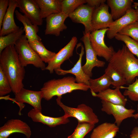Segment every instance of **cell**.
I'll return each instance as SVG.
<instances>
[{"label": "cell", "mask_w": 138, "mask_h": 138, "mask_svg": "<svg viewBox=\"0 0 138 138\" xmlns=\"http://www.w3.org/2000/svg\"><path fill=\"white\" fill-rule=\"evenodd\" d=\"M109 64L125 78L127 84L133 83L138 77V59L136 58L125 45L115 51Z\"/></svg>", "instance_id": "2"}, {"label": "cell", "mask_w": 138, "mask_h": 138, "mask_svg": "<svg viewBox=\"0 0 138 138\" xmlns=\"http://www.w3.org/2000/svg\"><path fill=\"white\" fill-rule=\"evenodd\" d=\"M93 96L99 98L101 100L124 107L127 101V98L122 94L119 87L114 89L109 88L98 94L95 93Z\"/></svg>", "instance_id": "20"}, {"label": "cell", "mask_w": 138, "mask_h": 138, "mask_svg": "<svg viewBox=\"0 0 138 138\" xmlns=\"http://www.w3.org/2000/svg\"><path fill=\"white\" fill-rule=\"evenodd\" d=\"M9 0H0V30L9 4Z\"/></svg>", "instance_id": "35"}, {"label": "cell", "mask_w": 138, "mask_h": 138, "mask_svg": "<svg viewBox=\"0 0 138 138\" xmlns=\"http://www.w3.org/2000/svg\"><path fill=\"white\" fill-rule=\"evenodd\" d=\"M18 7L34 25L41 26L43 19L40 15V9L35 0H17Z\"/></svg>", "instance_id": "13"}, {"label": "cell", "mask_w": 138, "mask_h": 138, "mask_svg": "<svg viewBox=\"0 0 138 138\" xmlns=\"http://www.w3.org/2000/svg\"><path fill=\"white\" fill-rule=\"evenodd\" d=\"M136 20L135 10L132 8L124 16L114 21L110 24L106 33L107 37L110 39L113 38L124 28Z\"/></svg>", "instance_id": "16"}, {"label": "cell", "mask_w": 138, "mask_h": 138, "mask_svg": "<svg viewBox=\"0 0 138 138\" xmlns=\"http://www.w3.org/2000/svg\"><path fill=\"white\" fill-rule=\"evenodd\" d=\"M29 42L31 48L44 62L48 63L56 54L55 52L47 49L41 41L35 40Z\"/></svg>", "instance_id": "25"}, {"label": "cell", "mask_w": 138, "mask_h": 138, "mask_svg": "<svg viewBox=\"0 0 138 138\" xmlns=\"http://www.w3.org/2000/svg\"><path fill=\"white\" fill-rule=\"evenodd\" d=\"M12 91L10 83L0 67V97H3Z\"/></svg>", "instance_id": "34"}, {"label": "cell", "mask_w": 138, "mask_h": 138, "mask_svg": "<svg viewBox=\"0 0 138 138\" xmlns=\"http://www.w3.org/2000/svg\"><path fill=\"white\" fill-rule=\"evenodd\" d=\"M8 137L0 136V138H8Z\"/></svg>", "instance_id": "41"}, {"label": "cell", "mask_w": 138, "mask_h": 138, "mask_svg": "<svg viewBox=\"0 0 138 138\" xmlns=\"http://www.w3.org/2000/svg\"><path fill=\"white\" fill-rule=\"evenodd\" d=\"M87 4L90 7L97 8L102 4L105 3L106 0H86Z\"/></svg>", "instance_id": "36"}, {"label": "cell", "mask_w": 138, "mask_h": 138, "mask_svg": "<svg viewBox=\"0 0 138 138\" xmlns=\"http://www.w3.org/2000/svg\"><path fill=\"white\" fill-rule=\"evenodd\" d=\"M137 113L135 114H134L133 118H134L135 119H138L137 123L138 125V104L137 105Z\"/></svg>", "instance_id": "38"}, {"label": "cell", "mask_w": 138, "mask_h": 138, "mask_svg": "<svg viewBox=\"0 0 138 138\" xmlns=\"http://www.w3.org/2000/svg\"><path fill=\"white\" fill-rule=\"evenodd\" d=\"M101 110L107 114L112 115L115 119L114 123L119 127L124 119L133 117L135 110L127 109L122 105L114 104L101 100Z\"/></svg>", "instance_id": "10"}, {"label": "cell", "mask_w": 138, "mask_h": 138, "mask_svg": "<svg viewBox=\"0 0 138 138\" xmlns=\"http://www.w3.org/2000/svg\"><path fill=\"white\" fill-rule=\"evenodd\" d=\"M40 9L42 19L61 12L62 0H35Z\"/></svg>", "instance_id": "24"}, {"label": "cell", "mask_w": 138, "mask_h": 138, "mask_svg": "<svg viewBox=\"0 0 138 138\" xmlns=\"http://www.w3.org/2000/svg\"><path fill=\"white\" fill-rule=\"evenodd\" d=\"M68 16L61 12L52 14L46 18L45 35H53L59 36L61 32L67 28L64 22Z\"/></svg>", "instance_id": "15"}, {"label": "cell", "mask_w": 138, "mask_h": 138, "mask_svg": "<svg viewBox=\"0 0 138 138\" xmlns=\"http://www.w3.org/2000/svg\"><path fill=\"white\" fill-rule=\"evenodd\" d=\"M15 13L17 19L23 25L25 35L28 42L35 40L41 41V38L37 34L39 31L38 26L33 24L27 17L17 10H15Z\"/></svg>", "instance_id": "22"}, {"label": "cell", "mask_w": 138, "mask_h": 138, "mask_svg": "<svg viewBox=\"0 0 138 138\" xmlns=\"http://www.w3.org/2000/svg\"><path fill=\"white\" fill-rule=\"evenodd\" d=\"M15 47L22 66L33 65L42 70H45V63L31 48L25 35H22L16 42Z\"/></svg>", "instance_id": "4"}, {"label": "cell", "mask_w": 138, "mask_h": 138, "mask_svg": "<svg viewBox=\"0 0 138 138\" xmlns=\"http://www.w3.org/2000/svg\"><path fill=\"white\" fill-rule=\"evenodd\" d=\"M114 38L117 40L124 42L131 52L138 59V41L129 36L119 33L117 34Z\"/></svg>", "instance_id": "30"}, {"label": "cell", "mask_w": 138, "mask_h": 138, "mask_svg": "<svg viewBox=\"0 0 138 138\" xmlns=\"http://www.w3.org/2000/svg\"><path fill=\"white\" fill-rule=\"evenodd\" d=\"M20 133L26 138H30L32 132L30 127L26 122L19 119L8 120L0 128V136L8 137L11 134Z\"/></svg>", "instance_id": "14"}, {"label": "cell", "mask_w": 138, "mask_h": 138, "mask_svg": "<svg viewBox=\"0 0 138 138\" xmlns=\"http://www.w3.org/2000/svg\"><path fill=\"white\" fill-rule=\"evenodd\" d=\"M62 98V96H57L56 100L57 104L63 110L64 112V115L65 117H74L78 121L87 122L94 124L99 122L98 116L89 106L82 104L78 105L76 108L68 107L61 102Z\"/></svg>", "instance_id": "5"}, {"label": "cell", "mask_w": 138, "mask_h": 138, "mask_svg": "<svg viewBox=\"0 0 138 138\" xmlns=\"http://www.w3.org/2000/svg\"><path fill=\"white\" fill-rule=\"evenodd\" d=\"M135 9L136 11L137 16L136 21L138 22V7H135Z\"/></svg>", "instance_id": "39"}, {"label": "cell", "mask_w": 138, "mask_h": 138, "mask_svg": "<svg viewBox=\"0 0 138 138\" xmlns=\"http://www.w3.org/2000/svg\"><path fill=\"white\" fill-rule=\"evenodd\" d=\"M132 7H138V2H133V5H132Z\"/></svg>", "instance_id": "40"}, {"label": "cell", "mask_w": 138, "mask_h": 138, "mask_svg": "<svg viewBox=\"0 0 138 138\" xmlns=\"http://www.w3.org/2000/svg\"><path fill=\"white\" fill-rule=\"evenodd\" d=\"M77 42V37H72L69 42L61 49L53 58L48 63L45 70H48L51 74L54 71L61 69V64L73 55L74 48Z\"/></svg>", "instance_id": "9"}, {"label": "cell", "mask_w": 138, "mask_h": 138, "mask_svg": "<svg viewBox=\"0 0 138 138\" xmlns=\"http://www.w3.org/2000/svg\"><path fill=\"white\" fill-rule=\"evenodd\" d=\"M119 130L115 123L105 122L93 129L90 138H114Z\"/></svg>", "instance_id": "23"}, {"label": "cell", "mask_w": 138, "mask_h": 138, "mask_svg": "<svg viewBox=\"0 0 138 138\" xmlns=\"http://www.w3.org/2000/svg\"><path fill=\"white\" fill-rule=\"evenodd\" d=\"M85 3L86 0H62L61 12L69 16L79 6Z\"/></svg>", "instance_id": "31"}, {"label": "cell", "mask_w": 138, "mask_h": 138, "mask_svg": "<svg viewBox=\"0 0 138 138\" xmlns=\"http://www.w3.org/2000/svg\"><path fill=\"white\" fill-rule=\"evenodd\" d=\"M130 136V138H138V127L135 126L133 129Z\"/></svg>", "instance_id": "37"}, {"label": "cell", "mask_w": 138, "mask_h": 138, "mask_svg": "<svg viewBox=\"0 0 138 138\" xmlns=\"http://www.w3.org/2000/svg\"><path fill=\"white\" fill-rule=\"evenodd\" d=\"M105 73L109 78L111 85L116 88H120L127 84L126 81L124 77L109 63L105 70Z\"/></svg>", "instance_id": "28"}, {"label": "cell", "mask_w": 138, "mask_h": 138, "mask_svg": "<svg viewBox=\"0 0 138 138\" xmlns=\"http://www.w3.org/2000/svg\"><path fill=\"white\" fill-rule=\"evenodd\" d=\"M118 33L129 36L138 41V22L136 21L130 24Z\"/></svg>", "instance_id": "33"}, {"label": "cell", "mask_w": 138, "mask_h": 138, "mask_svg": "<svg viewBox=\"0 0 138 138\" xmlns=\"http://www.w3.org/2000/svg\"><path fill=\"white\" fill-rule=\"evenodd\" d=\"M89 86L91 92L99 93L109 88L111 85L109 77L105 73L102 76L95 79H90Z\"/></svg>", "instance_id": "26"}, {"label": "cell", "mask_w": 138, "mask_h": 138, "mask_svg": "<svg viewBox=\"0 0 138 138\" xmlns=\"http://www.w3.org/2000/svg\"><path fill=\"white\" fill-rule=\"evenodd\" d=\"M81 40L84 44L86 59V62L82 66V68L84 73L91 77L92 76L93 68L95 67H103L105 65V62L97 59V55L91 46L89 33L83 32V36Z\"/></svg>", "instance_id": "8"}, {"label": "cell", "mask_w": 138, "mask_h": 138, "mask_svg": "<svg viewBox=\"0 0 138 138\" xmlns=\"http://www.w3.org/2000/svg\"><path fill=\"white\" fill-rule=\"evenodd\" d=\"M108 28L94 31L89 33L91 46L97 56L109 62L115 52L113 47H108L105 41V35Z\"/></svg>", "instance_id": "6"}, {"label": "cell", "mask_w": 138, "mask_h": 138, "mask_svg": "<svg viewBox=\"0 0 138 138\" xmlns=\"http://www.w3.org/2000/svg\"><path fill=\"white\" fill-rule=\"evenodd\" d=\"M109 8L107 5L104 3L95 8L91 19L93 31L108 28L114 21Z\"/></svg>", "instance_id": "12"}, {"label": "cell", "mask_w": 138, "mask_h": 138, "mask_svg": "<svg viewBox=\"0 0 138 138\" xmlns=\"http://www.w3.org/2000/svg\"><path fill=\"white\" fill-rule=\"evenodd\" d=\"M95 8L87 4L82 5L73 12L68 17L73 22L80 23L84 26L86 33H89L93 31L91 25V19L93 13Z\"/></svg>", "instance_id": "11"}, {"label": "cell", "mask_w": 138, "mask_h": 138, "mask_svg": "<svg viewBox=\"0 0 138 138\" xmlns=\"http://www.w3.org/2000/svg\"><path fill=\"white\" fill-rule=\"evenodd\" d=\"M28 117L35 122L41 123L50 127H54L62 124H65L70 122L68 118L64 115L59 117H52L45 116L40 111L33 108L28 113Z\"/></svg>", "instance_id": "19"}, {"label": "cell", "mask_w": 138, "mask_h": 138, "mask_svg": "<svg viewBox=\"0 0 138 138\" xmlns=\"http://www.w3.org/2000/svg\"><path fill=\"white\" fill-rule=\"evenodd\" d=\"M107 4L111 9L110 14L115 20L125 14L131 8L133 1L132 0H107Z\"/></svg>", "instance_id": "21"}, {"label": "cell", "mask_w": 138, "mask_h": 138, "mask_svg": "<svg viewBox=\"0 0 138 138\" xmlns=\"http://www.w3.org/2000/svg\"><path fill=\"white\" fill-rule=\"evenodd\" d=\"M0 67L7 76L15 94L24 87L25 71L21 65L14 45L5 49L0 54Z\"/></svg>", "instance_id": "1"}, {"label": "cell", "mask_w": 138, "mask_h": 138, "mask_svg": "<svg viewBox=\"0 0 138 138\" xmlns=\"http://www.w3.org/2000/svg\"><path fill=\"white\" fill-rule=\"evenodd\" d=\"M95 124L86 121H78V124L72 134L67 138H84L94 128Z\"/></svg>", "instance_id": "29"}, {"label": "cell", "mask_w": 138, "mask_h": 138, "mask_svg": "<svg viewBox=\"0 0 138 138\" xmlns=\"http://www.w3.org/2000/svg\"><path fill=\"white\" fill-rule=\"evenodd\" d=\"M18 5L17 0H9L8 6L0 30V36L7 35L20 28L16 24L14 18V13L16 8L18 7Z\"/></svg>", "instance_id": "17"}, {"label": "cell", "mask_w": 138, "mask_h": 138, "mask_svg": "<svg viewBox=\"0 0 138 138\" xmlns=\"http://www.w3.org/2000/svg\"><path fill=\"white\" fill-rule=\"evenodd\" d=\"M14 98L8 97L6 99H11L16 103L20 107L19 115L21 114V111L25 106L24 103H28L33 107L35 109L41 111V101L43 98V93L41 91H34L22 88L17 93L15 94Z\"/></svg>", "instance_id": "7"}, {"label": "cell", "mask_w": 138, "mask_h": 138, "mask_svg": "<svg viewBox=\"0 0 138 138\" xmlns=\"http://www.w3.org/2000/svg\"><path fill=\"white\" fill-rule=\"evenodd\" d=\"M89 86L84 84L76 82L73 76L65 77L62 78L54 79L45 83L41 89L45 100L48 101L54 96H62L76 90L87 91Z\"/></svg>", "instance_id": "3"}, {"label": "cell", "mask_w": 138, "mask_h": 138, "mask_svg": "<svg viewBox=\"0 0 138 138\" xmlns=\"http://www.w3.org/2000/svg\"><path fill=\"white\" fill-rule=\"evenodd\" d=\"M81 47V52L79 54V59L72 68L67 70H64L61 68L55 71L59 75H64L68 73L72 74L75 76V78L76 83L84 84L89 86V81L91 79L90 77L84 73L82 68V59L84 51V48L82 45Z\"/></svg>", "instance_id": "18"}, {"label": "cell", "mask_w": 138, "mask_h": 138, "mask_svg": "<svg viewBox=\"0 0 138 138\" xmlns=\"http://www.w3.org/2000/svg\"><path fill=\"white\" fill-rule=\"evenodd\" d=\"M24 32L23 28L22 27L18 30L7 35L0 36V54L7 47L15 45Z\"/></svg>", "instance_id": "27"}, {"label": "cell", "mask_w": 138, "mask_h": 138, "mask_svg": "<svg viewBox=\"0 0 138 138\" xmlns=\"http://www.w3.org/2000/svg\"><path fill=\"white\" fill-rule=\"evenodd\" d=\"M120 88L125 89L123 93L124 96H127L132 101H138V77L135 78L132 83L128 85V86H121Z\"/></svg>", "instance_id": "32"}]
</instances>
